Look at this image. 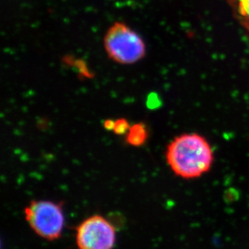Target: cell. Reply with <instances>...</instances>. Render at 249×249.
<instances>
[{"label": "cell", "mask_w": 249, "mask_h": 249, "mask_svg": "<svg viewBox=\"0 0 249 249\" xmlns=\"http://www.w3.org/2000/svg\"><path fill=\"white\" fill-rule=\"evenodd\" d=\"M129 123L124 118H120L115 120V124L113 127L112 132L116 135L127 134L130 129Z\"/></svg>", "instance_id": "6"}, {"label": "cell", "mask_w": 249, "mask_h": 249, "mask_svg": "<svg viewBox=\"0 0 249 249\" xmlns=\"http://www.w3.org/2000/svg\"><path fill=\"white\" fill-rule=\"evenodd\" d=\"M148 139V129L143 123H137L130 127L127 135L126 142L133 147H141Z\"/></svg>", "instance_id": "5"}, {"label": "cell", "mask_w": 249, "mask_h": 249, "mask_svg": "<svg viewBox=\"0 0 249 249\" xmlns=\"http://www.w3.org/2000/svg\"><path fill=\"white\" fill-rule=\"evenodd\" d=\"M104 43L109 57L122 65L136 63L146 54L143 40L123 22H115L109 28L104 36Z\"/></svg>", "instance_id": "2"}, {"label": "cell", "mask_w": 249, "mask_h": 249, "mask_svg": "<svg viewBox=\"0 0 249 249\" xmlns=\"http://www.w3.org/2000/svg\"><path fill=\"white\" fill-rule=\"evenodd\" d=\"M115 240V227L99 214L85 219L77 228L76 241L79 249H113Z\"/></svg>", "instance_id": "4"}, {"label": "cell", "mask_w": 249, "mask_h": 249, "mask_svg": "<svg viewBox=\"0 0 249 249\" xmlns=\"http://www.w3.org/2000/svg\"><path fill=\"white\" fill-rule=\"evenodd\" d=\"M114 124H115V120H106L104 123V128L108 131H112Z\"/></svg>", "instance_id": "8"}, {"label": "cell", "mask_w": 249, "mask_h": 249, "mask_svg": "<svg viewBox=\"0 0 249 249\" xmlns=\"http://www.w3.org/2000/svg\"><path fill=\"white\" fill-rule=\"evenodd\" d=\"M28 225L40 237L55 240L61 235L65 216L60 203L48 200H33L24 209Z\"/></svg>", "instance_id": "3"}, {"label": "cell", "mask_w": 249, "mask_h": 249, "mask_svg": "<svg viewBox=\"0 0 249 249\" xmlns=\"http://www.w3.org/2000/svg\"><path fill=\"white\" fill-rule=\"evenodd\" d=\"M166 160L177 176L197 178L212 168L214 153L209 142L197 133L175 137L167 147Z\"/></svg>", "instance_id": "1"}, {"label": "cell", "mask_w": 249, "mask_h": 249, "mask_svg": "<svg viewBox=\"0 0 249 249\" xmlns=\"http://www.w3.org/2000/svg\"><path fill=\"white\" fill-rule=\"evenodd\" d=\"M239 13L242 17H246L248 15L247 10L245 8V4H244L242 1H240V3H239Z\"/></svg>", "instance_id": "9"}, {"label": "cell", "mask_w": 249, "mask_h": 249, "mask_svg": "<svg viewBox=\"0 0 249 249\" xmlns=\"http://www.w3.org/2000/svg\"><path fill=\"white\" fill-rule=\"evenodd\" d=\"M148 107L150 109L157 108L160 105V101L159 98H158V94H151L148 97Z\"/></svg>", "instance_id": "7"}, {"label": "cell", "mask_w": 249, "mask_h": 249, "mask_svg": "<svg viewBox=\"0 0 249 249\" xmlns=\"http://www.w3.org/2000/svg\"><path fill=\"white\" fill-rule=\"evenodd\" d=\"M245 26L247 27L249 29V19H247V20H245Z\"/></svg>", "instance_id": "10"}]
</instances>
